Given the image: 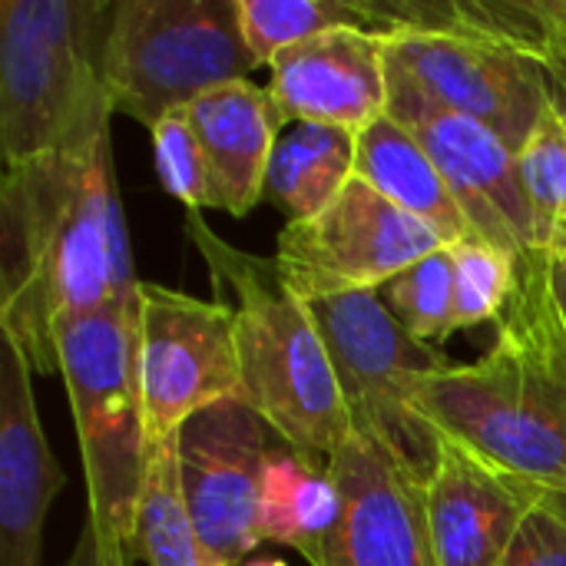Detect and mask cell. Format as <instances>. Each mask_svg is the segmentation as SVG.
Returning a JSON list of instances; mask_svg holds the SVG:
<instances>
[{
	"label": "cell",
	"instance_id": "6da1fadb",
	"mask_svg": "<svg viewBox=\"0 0 566 566\" xmlns=\"http://www.w3.org/2000/svg\"><path fill=\"white\" fill-rule=\"evenodd\" d=\"M113 149L3 166L0 332L33 375H60V325L106 305L139 308Z\"/></svg>",
	"mask_w": 566,
	"mask_h": 566
},
{
	"label": "cell",
	"instance_id": "7a4b0ae2",
	"mask_svg": "<svg viewBox=\"0 0 566 566\" xmlns=\"http://www.w3.org/2000/svg\"><path fill=\"white\" fill-rule=\"evenodd\" d=\"M551 249L521 259L494 345L415 391V411L566 517V335L551 289Z\"/></svg>",
	"mask_w": 566,
	"mask_h": 566
},
{
	"label": "cell",
	"instance_id": "3957f363",
	"mask_svg": "<svg viewBox=\"0 0 566 566\" xmlns=\"http://www.w3.org/2000/svg\"><path fill=\"white\" fill-rule=\"evenodd\" d=\"M186 232L216 285L235 292L242 401L289 448L332 461L352 431V415L312 302L285 282L275 259L232 249L199 212H189Z\"/></svg>",
	"mask_w": 566,
	"mask_h": 566
},
{
	"label": "cell",
	"instance_id": "277c9868",
	"mask_svg": "<svg viewBox=\"0 0 566 566\" xmlns=\"http://www.w3.org/2000/svg\"><path fill=\"white\" fill-rule=\"evenodd\" d=\"M109 20L106 0H0L3 166L93 156L109 143Z\"/></svg>",
	"mask_w": 566,
	"mask_h": 566
},
{
	"label": "cell",
	"instance_id": "5b68a950",
	"mask_svg": "<svg viewBox=\"0 0 566 566\" xmlns=\"http://www.w3.org/2000/svg\"><path fill=\"white\" fill-rule=\"evenodd\" d=\"M136 312L139 308L106 305L56 332L60 378L66 385L86 478V517L103 541L129 557L149 464L136 365Z\"/></svg>",
	"mask_w": 566,
	"mask_h": 566
},
{
	"label": "cell",
	"instance_id": "8992f818",
	"mask_svg": "<svg viewBox=\"0 0 566 566\" xmlns=\"http://www.w3.org/2000/svg\"><path fill=\"white\" fill-rule=\"evenodd\" d=\"M239 0H119L106 36V93L113 113L153 129L202 93L249 80Z\"/></svg>",
	"mask_w": 566,
	"mask_h": 566
},
{
	"label": "cell",
	"instance_id": "52a82bcc",
	"mask_svg": "<svg viewBox=\"0 0 566 566\" xmlns=\"http://www.w3.org/2000/svg\"><path fill=\"white\" fill-rule=\"evenodd\" d=\"M312 312L325 335L352 428L378 438L411 474L428 481L441 434L415 411V391L451 361L441 348L411 338L371 292L318 298Z\"/></svg>",
	"mask_w": 566,
	"mask_h": 566
},
{
	"label": "cell",
	"instance_id": "ba28073f",
	"mask_svg": "<svg viewBox=\"0 0 566 566\" xmlns=\"http://www.w3.org/2000/svg\"><path fill=\"white\" fill-rule=\"evenodd\" d=\"M136 365L146 448H159L222 401H242L235 312L179 289L143 282L136 312Z\"/></svg>",
	"mask_w": 566,
	"mask_h": 566
},
{
	"label": "cell",
	"instance_id": "9c48e42d",
	"mask_svg": "<svg viewBox=\"0 0 566 566\" xmlns=\"http://www.w3.org/2000/svg\"><path fill=\"white\" fill-rule=\"evenodd\" d=\"M444 249L434 229L352 176L342 196L308 222H285L275 262L308 302L335 295H378L418 259Z\"/></svg>",
	"mask_w": 566,
	"mask_h": 566
},
{
	"label": "cell",
	"instance_id": "30bf717a",
	"mask_svg": "<svg viewBox=\"0 0 566 566\" xmlns=\"http://www.w3.org/2000/svg\"><path fill=\"white\" fill-rule=\"evenodd\" d=\"M388 116L398 119L434 159L478 239L517 259L547 249L521 182L517 153L484 123L431 99L405 73L388 66Z\"/></svg>",
	"mask_w": 566,
	"mask_h": 566
},
{
	"label": "cell",
	"instance_id": "8fae6325",
	"mask_svg": "<svg viewBox=\"0 0 566 566\" xmlns=\"http://www.w3.org/2000/svg\"><path fill=\"white\" fill-rule=\"evenodd\" d=\"M279 434L245 405L222 401L179 431V494L216 566H242L259 541L269 454Z\"/></svg>",
	"mask_w": 566,
	"mask_h": 566
},
{
	"label": "cell",
	"instance_id": "7c38bea8",
	"mask_svg": "<svg viewBox=\"0 0 566 566\" xmlns=\"http://www.w3.org/2000/svg\"><path fill=\"white\" fill-rule=\"evenodd\" d=\"M388 66L441 106L494 129L514 153L524 149L551 109L541 60L511 43L458 33H405L388 40Z\"/></svg>",
	"mask_w": 566,
	"mask_h": 566
},
{
	"label": "cell",
	"instance_id": "4fadbf2b",
	"mask_svg": "<svg viewBox=\"0 0 566 566\" xmlns=\"http://www.w3.org/2000/svg\"><path fill=\"white\" fill-rule=\"evenodd\" d=\"M328 471L338 488V524L322 566H438L424 481L378 438L352 428Z\"/></svg>",
	"mask_w": 566,
	"mask_h": 566
},
{
	"label": "cell",
	"instance_id": "5bb4252c",
	"mask_svg": "<svg viewBox=\"0 0 566 566\" xmlns=\"http://www.w3.org/2000/svg\"><path fill=\"white\" fill-rule=\"evenodd\" d=\"M289 123H322L361 133L388 116V40L368 30H325L269 63Z\"/></svg>",
	"mask_w": 566,
	"mask_h": 566
},
{
	"label": "cell",
	"instance_id": "9a60e30c",
	"mask_svg": "<svg viewBox=\"0 0 566 566\" xmlns=\"http://www.w3.org/2000/svg\"><path fill=\"white\" fill-rule=\"evenodd\" d=\"M537 504L534 491L458 441L441 438L434 471L424 481L434 560L438 566H501Z\"/></svg>",
	"mask_w": 566,
	"mask_h": 566
},
{
	"label": "cell",
	"instance_id": "2e32d148",
	"mask_svg": "<svg viewBox=\"0 0 566 566\" xmlns=\"http://www.w3.org/2000/svg\"><path fill=\"white\" fill-rule=\"evenodd\" d=\"M66 474L53 458L33 398V368L3 338L0 358V566L43 564V524Z\"/></svg>",
	"mask_w": 566,
	"mask_h": 566
},
{
	"label": "cell",
	"instance_id": "e0dca14e",
	"mask_svg": "<svg viewBox=\"0 0 566 566\" xmlns=\"http://www.w3.org/2000/svg\"><path fill=\"white\" fill-rule=\"evenodd\" d=\"M206 153L212 209L242 219L265 199L275 143L292 126L275 93L252 80H232L186 106Z\"/></svg>",
	"mask_w": 566,
	"mask_h": 566
},
{
	"label": "cell",
	"instance_id": "ac0fdd59",
	"mask_svg": "<svg viewBox=\"0 0 566 566\" xmlns=\"http://www.w3.org/2000/svg\"><path fill=\"white\" fill-rule=\"evenodd\" d=\"M355 176L388 196L395 206L438 232L444 245L478 239L448 179L424 153V146L391 116H381L358 133Z\"/></svg>",
	"mask_w": 566,
	"mask_h": 566
},
{
	"label": "cell",
	"instance_id": "d6986e66",
	"mask_svg": "<svg viewBox=\"0 0 566 566\" xmlns=\"http://www.w3.org/2000/svg\"><path fill=\"white\" fill-rule=\"evenodd\" d=\"M335 524L338 488L332 481L328 461L308 458L279 438L262 484L259 541L292 547L312 566H322Z\"/></svg>",
	"mask_w": 566,
	"mask_h": 566
},
{
	"label": "cell",
	"instance_id": "ffe728a7",
	"mask_svg": "<svg viewBox=\"0 0 566 566\" xmlns=\"http://www.w3.org/2000/svg\"><path fill=\"white\" fill-rule=\"evenodd\" d=\"M358 133L322 126V123H292L275 143L265 199L289 219L308 222L322 216L355 176Z\"/></svg>",
	"mask_w": 566,
	"mask_h": 566
},
{
	"label": "cell",
	"instance_id": "44dd1931",
	"mask_svg": "<svg viewBox=\"0 0 566 566\" xmlns=\"http://www.w3.org/2000/svg\"><path fill=\"white\" fill-rule=\"evenodd\" d=\"M179 438L149 451L146 488L136 514L133 560L146 566H216L199 544L179 494Z\"/></svg>",
	"mask_w": 566,
	"mask_h": 566
},
{
	"label": "cell",
	"instance_id": "7402d4cb",
	"mask_svg": "<svg viewBox=\"0 0 566 566\" xmlns=\"http://www.w3.org/2000/svg\"><path fill=\"white\" fill-rule=\"evenodd\" d=\"M239 13L259 66L325 30L352 27L371 33L365 0H239Z\"/></svg>",
	"mask_w": 566,
	"mask_h": 566
},
{
	"label": "cell",
	"instance_id": "603a6c76",
	"mask_svg": "<svg viewBox=\"0 0 566 566\" xmlns=\"http://www.w3.org/2000/svg\"><path fill=\"white\" fill-rule=\"evenodd\" d=\"M381 295L391 315L401 322V328L431 348H441L458 332L454 328V262H451L448 245L418 259L395 282H388Z\"/></svg>",
	"mask_w": 566,
	"mask_h": 566
},
{
	"label": "cell",
	"instance_id": "cb8c5ba5",
	"mask_svg": "<svg viewBox=\"0 0 566 566\" xmlns=\"http://www.w3.org/2000/svg\"><path fill=\"white\" fill-rule=\"evenodd\" d=\"M448 249L454 262V328L497 325L517 289L521 259L481 239Z\"/></svg>",
	"mask_w": 566,
	"mask_h": 566
},
{
	"label": "cell",
	"instance_id": "d4e9b609",
	"mask_svg": "<svg viewBox=\"0 0 566 566\" xmlns=\"http://www.w3.org/2000/svg\"><path fill=\"white\" fill-rule=\"evenodd\" d=\"M517 166L547 249H566V119L554 106L517 153Z\"/></svg>",
	"mask_w": 566,
	"mask_h": 566
},
{
	"label": "cell",
	"instance_id": "484cf974",
	"mask_svg": "<svg viewBox=\"0 0 566 566\" xmlns=\"http://www.w3.org/2000/svg\"><path fill=\"white\" fill-rule=\"evenodd\" d=\"M153 159L163 189L179 199L189 212L212 209V186L206 169V153L186 109L163 116L153 129Z\"/></svg>",
	"mask_w": 566,
	"mask_h": 566
},
{
	"label": "cell",
	"instance_id": "4316f807",
	"mask_svg": "<svg viewBox=\"0 0 566 566\" xmlns=\"http://www.w3.org/2000/svg\"><path fill=\"white\" fill-rule=\"evenodd\" d=\"M501 566H566V517L537 504Z\"/></svg>",
	"mask_w": 566,
	"mask_h": 566
},
{
	"label": "cell",
	"instance_id": "83f0119b",
	"mask_svg": "<svg viewBox=\"0 0 566 566\" xmlns=\"http://www.w3.org/2000/svg\"><path fill=\"white\" fill-rule=\"evenodd\" d=\"M527 53L541 60L551 106L566 119V0H544V20Z\"/></svg>",
	"mask_w": 566,
	"mask_h": 566
},
{
	"label": "cell",
	"instance_id": "f1b7e54d",
	"mask_svg": "<svg viewBox=\"0 0 566 566\" xmlns=\"http://www.w3.org/2000/svg\"><path fill=\"white\" fill-rule=\"evenodd\" d=\"M60 566H136L133 557L119 547H113L109 541H103V534L93 527V521L86 517L80 527V537L70 551V557Z\"/></svg>",
	"mask_w": 566,
	"mask_h": 566
},
{
	"label": "cell",
	"instance_id": "f546056e",
	"mask_svg": "<svg viewBox=\"0 0 566 566\" xmlns=\"http://www.w3.org/2000/svg\"><path fill=\"white\" fill-rule=\"evenodd\" d=\"M551 289H554L557 315H560V325H564L566 335V259L560 255V249H557L554 259H551Z\"/></svg>",
	"mask_w": 566,
	"mask_h": 566
},
{
	"label": "cell",
	"instance_id": "4dcf8cb0",
	"mask_svg": "<svg viewBox=\"0 0 566 566\" xmlns=\"http://www.w3.org/2000/svg\"><path fill=\"white\" fill-rule=\"evenodd\" d=\"M242 566H289L285 560H245Z\"/></svg>",
	"mask_w": 566,
	"mask_h": 566
},
{
	"label": "cell",
	"instance_id": "1f68e13d",
	"mask_svg": "<svg viewBox=\"0 0 566 566\" xmlns=\"http://www.w3.org/2000/svg\"><path fill=\"white\" fill-rule=\"evenodd\" d=\"M560 255H564V259H566V249H560Z\"/></svg>",
	"mask_w": 566,
	"mask_h": 566
}]
</instances>
